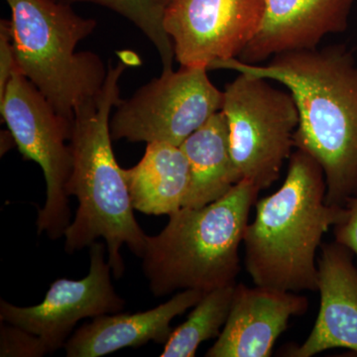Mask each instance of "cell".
<instances>
[{
  "label": "cell",
  "instance_id": "1",
  "mask_svg": "<svg viewBox=\"0 0 357 357\" xmlns=\"http://www.w3.org/2000/svg\"><path fill=\"white\" fill-rule=\"evenodd\" d=\"M210 70H231L278 82L299 110L296 149L316 160L325 174L326 201L344 206L357 195V57L345 45L275 56L267 64L238 59Z\"/></svg>",
  "mask_w": 357,
  "mask_h": 357
},
{
  "label": "cell",
  "instance_id": "2",
  "mask_svg": "<svg viewBox=\"0 0 357 357\" xmlns=\"http://www.w3.org/2000/svg\"><path fill=\"white\" fill-rule=\"evenodd\" d=\"M140 64L133 53L119 64H109L102 89L75 110L70 146L73 169L67 185L68 196L79 201L76 217L65 231V250L74 253L102 238L112 274L121 279L126 271L121 249L142 258L147 234L133 213L123 169L112 149L110 119L121 102L119 79L130 66Z\"/></svg>",
  "mask_w": 357,
  "mask_h": 357
},
{
  "label": "cell",
  "instance_id": "3",
  "mask_svg": "<svg viewBox=\"0 0 357 357\" xmlns=\"http://www.w3.org/2000/svg\"><path fill=\"white\" fill-rule=\"evenodd\" d=\"M285 181L255 203L244 231L245 267L255 286L299 293L318 291L317 251L344 206L326 201L325 174L311 155L296 149Z\"/></svg>",
  "mask_w": 357,
  "mask_h": 357
},
{
  "label": "cell",
  "instance_id": "4",
  "mask_svg": "<svg viewBox=\"0 0 357 357\" xmlns=\"http://www.w3.org/2000/svg\"><path fill=\"white\" fill-rule=\"evenodd\" d=\"M260 190L241 180L203 208H181L157 236H147L143 272L156 297L236 285L239 246Z\"/></svg>",
  "mask_w": 357,
  "mask_h": 357
},
{
  "label": "cell",
  "instance_id": "5",
  "mask_svg": "<svg viewBox=\"0 0 357 357\" xmlns=\"http://www.w3.org/2000/svg\"><path fill=\"white\" fill-rule=\"evenodd\" d=\"M11 10L16 70L27 77L54 109L74 121L75 110L102 89L107 76L102 59L79 52L96 21L59 0H4Z\"/></svg>",
  "mask_w": 357,
  "mask_h": 357
},
{
  "label": "cell",
  "instance_id": "6",
  "mask_svg": "<svg viewBox=\"0 0 357 357\" xmlns=\"http://www.w3.org/2000/svg\"><path fill=\"white\" fill-rule=\"evenodd\" d=\"M270 79L238 73L225 86L222 112L229 131L230 151L243 180L260 191L280 177L293 154L299 110L290 91Z\"/></svg>",
  "mask_w": 357,
  "mask_h": 357
},
{
  "label": "cell",
  "instance_id": "7",
  "mask_svg": "<svg viewBox=\"0 0 357 357\" xmlns=\"http://www.w3.org/2000/svg\"><path fill=\"white\" fill-rule=\"evenodd\" d=\"M0 114L23 158L34 161L43 171L46 201L37 218L38 234L45 232L53 241L64 236L72 222L67 185L73 169V121L59 114L17 70L7 84Z\"/></svg>",
  "mask_w": 357,
  "mask_h": 357
},
{
  "label": "cell",
  "instance_id": "8",
  "mask_svg": "<svg viewBox=\"0 0 357 357\" xmlns=\"http://www.w3.org/2000/svg\"><path fill=\"white\" fill-rule=\"evenodd\" d=\"M208 70L181 67L162 73L128 100H121L110 119L112 139L181 146L222 110L225 95L211 83Z\"/></svg>",
  "mask_w": 357,
  "mask_h": 357
},
{
  "label": "cell",
  "instance_id": "9",
  "mask_svg": "<svg viewBox=\"0 0 357 357\" xmlns=\"http://www.w3.org/2000/svg\"><path fill=\"white\" fill-rule=\"evenodd\" d=\"M266 0H169L164 27L181 67L238 59L259 29Z\"/></svg>",
  "mask_w": 357,
  "mask_h": 357
},
{
  "label": "cell",
  "instance_id": "10",
  "mask_svg": "<svg viewBox=\"0 0 357 357\" xmlns=\"http://www.w3.org/2000/svg\"><path fill=\"white\" fill-rule=\"evenodd\" d=\"M107 245L89 246V271L81 280L61 278L51 284L38 305L18 307L0 300V321L38 335L50 354L65 347L81 319L116 314L126 302L115 292Z\"/></svg>",
  "mask_w": 357,
  "mask_h": 357
},
{
  "label": "cell",
  "instance_id": "11",
  "mask_svg": "<svg viewBox=\"0 0 357 357\" xmlns=\"http://www.w3.org/2000/svg\"><path fill=\"white\" fill-rule=\"evenodd\" d=\"M356 0H266L261 25L238 60L258 65L281 54L319 48L349 28Z\"/></svg>",
  "mask_w": 357,
  "mask_h": 357
},
{
  "label": "cell",
  "instance_id": "12",
  "mask_svg": "<svg viewBox=\"0 0 357 357\" xmlns=\"http://www.w3.org/2000/svg\"><path fill=\"white\" fill-rule=\"evenodd\" d=\"M309 309L306 296L236 284L222 333L206 357H269L289 321Z\"/></svg>",
  "mask_w": 357,
  "mask_h": 357
},
{
  "label": "cell",
  "instance_id": "13",
  "mask_svg": "<svg viewBox=\"0 0 357 357\" xmlns=\"http://www.w3.org/2000/svg\"><path fill=\"white\" fill-rule=\"evenodd\" d=\"M318 274V318L307 340L285 356L312 357L333 349L357 354V266L351 251L335 241L321 244Z\"/></svg>",
  "mask_w": 357,
  "mask_h": 357
},
{
  "label": "cell",
  "instance_id": "14",
  "mask_svg": "<svg viewBox=\"0 0 357 357\" xmlns=\"http://www.w3.org/2000/svg\"><path fill=\"white\" fill-rule=\"evenodd\" d=\"M204 294L188 289L149 311L96 317L68 340L66 356L100 357L126 347H139L149 342L165 344L173 332L171 321L196 306Z\"/></svg>",
  "mask_w": 357,
  "mask_h": 357
},
{
  "label": "cell",
  "instance_id": "15",
  "mask_svg": "<svg viewBox=\"0 0 357 357\" xmlns=\"http://www.w3.org/2000/svg\"><path fill=\"white\" fill-rule=\"evenodd\" d=\"M180 147L190 167L189 190L183 208H203L222 198L243 180L232 159L229 126L222 110Z\"/></svg>",
  "mask_w": 357,
  "mask_h": 357
},
{
  "label": "cell",
  "instance_id": "16",
  "mask_svg": "<svg viewBox=\"0 0 357 357\" xmlns=\"http://www.w3.org/2000/svg\"><path fill=\"white\" fill-rule=\"evenodd\" d=\"M134 210L171 215L183 208L190 185V167L180 146L148 143L137 165L123 169Z\"/></svg>",
  "mask_w": 357,
  "mask_h": 357
},
{
  "label": "cell",
  "instance_id": "17",
  "mask_svg": "<svg viewBox=\"0 0 357 357\" xmlns=\"http://www.w3.org/2000/svg\"><path fill=\"white\" fill-rule=\"evenodd\" d=\"M236 285L204 293L185 323L173 330L161 357L196 356L202 342L218 337L229 318Z\"/></svg>",
  "mask_w": 357,
  "mask_h": 357
},
{
  "label": "cell",
  "instance_id": "18",
  "mask_svg": "<svg viewBox=\"0 0 357 357\" xmlns=\"http://www.w3.org/2000/svg\"><path fill=\"white\" fill-rule=\"evenodd\" d=\"M64 3H93L107 7L132 22L150 40L161 59L162 73L173 70L175 52L172 40L164 27L161 0H59Z\"/></svg>",
  "mask_w": 357,
  "mask_h": 357
},
{
  "label": "cell",
  "instance_id": "19",
  "mask_svg": "<svg viewBox=\"0 0 357 357\" xmlns=\"http://www.w3.org/2000/svg\"><path fill=\"white\" fill-rule=\"evenodd\" d=\"M50 354L43 340L20 326H4L0 331V356L40 357Z\"/></svg>",
  "mask_w": 357,
  "mask_h": 357
},
{
  "label": "cell",
  "instance_id": "20",
  "mask_svg": "<svg viewBox=\"0 0 357 357\" xmlns=\"http://www.w3.org/2000/svg\"><path fill=\"white\" fill-rule=\"evenodd\" d=\"M16 70L13 25L10 20H0V102L6 95L7 84Z\"/></svg>",
  "mask_w": 357,
  "mask_h": 357
},
{
  "label": "cell",
  "instance_id": "21",
  "mask_svg": "<svg viewBox=\"0 0 357 357\" xmlns=\"http://www.w3.org/2000/svg\"><path fill=\"white\" fill-rule=\"evenodd\" d=\"M333 234L335 243L349 249L357 260V195L347 199L344 215L333 227Z\"/></svg>",
  "mask_w": 357,
  "mask_h": 357
},
{
  "label": "cell",
  "instance_id": "22",
  "mask_svg": "<svg viewBox=\"0 0 357 357\" xmlns=\"http://www.w3.org/2000/svg\"><path fill=\"white\" fill-rule=\"evenodd\" d=\"M8 141H15L14 140L13 134H11L10 130L7 129V130L1 131V155L6 153L7 150L10 149L11 146H13V143L9 142Z\"/></svg>",
  "mask_w": 357,
  "mask_h": 357
},
{
  "label": "cell",
  "instance_id": "23",
  "mask_svg": "<svg viewBox=\"0 0 357 357\" xmlns=\"http://www.w3.org/2000/svg\"><path fill=\"white\" fill-rule=\"evenodd\" d=\"M169 0H161L162 3L164 4V6H166L167 3H168Z\"/></svg>",
  "mask_w": 357,
  "mask_h": 357
}]
</instances>
